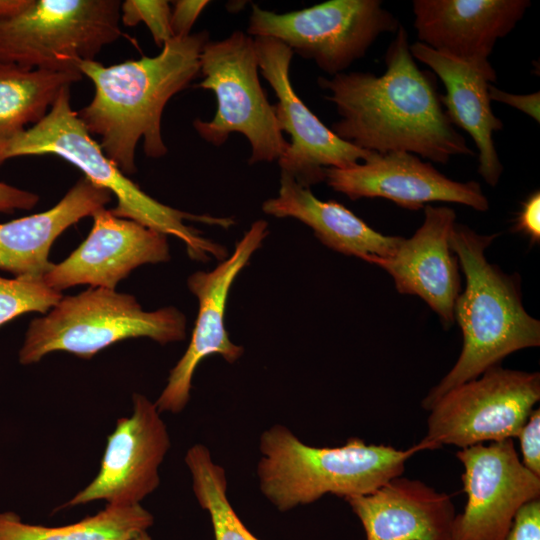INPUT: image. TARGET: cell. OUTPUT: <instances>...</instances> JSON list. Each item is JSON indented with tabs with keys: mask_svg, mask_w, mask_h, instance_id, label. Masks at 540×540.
Listing matches in <instances>:
<instances>
[{
	"mask_svg": "<svg viewBox=\"0 0 540 540\" xmlns=\"http://www.w3.org/2000/svg\"><path fill=\"white\" fill-rule=\"evenodd\" d=\"M251 9L248 35L279 40L331 77L363 58L381 34L401 25L379 0H329L286 13L257 4Z\"/></svg>",
	"mask_w": 540,
	"mask_h": 540,
	"instance_id": "obj_9",
	"label": "cell"
},
{
	"mask_svg": "<svg viewBox=\"0 0 540 540\" xmlns=\"http://www.w3.org/2000/svg\"><path fill=\"white\" fill-rule=\"evenodd\" d=\"M503 540H540V498L519 509Z\"/></svg>",
	"mask_w": 540,
	"mask_h": 540,
	"instance_id": "obj_29",
	"label": "cell"
},
{
	"mask_svg": "<svg viewBox=\"0 0 540 540\" xmlns=\"http://www.w3.org/2000/svg\"><path fill=\"white\" fill-rule=\"evenodd\" d=\"M155 402L140 393L132 413L121 417L108 436L94 479L61 508L102 500L108 505L141 504L160 484L159 468L171 446Z\"/></svg>",
	"mask_w": 540,
	"mask_h": 540,
	"instance_id": "obj_14",
	"label": "cell"
},
{
	"mask_svg": "<svg viewBox=\"0 0 540 540\" xmlns=\"http://www.w3.org/2000/svg\"><path fill=\"white\" fill-rule=\"evenodd\" d=\"M261 75L273 89L275 116L280 130L291 141L278 160L281 173L303 187L325 181V168H345L367 159L373 152L339 138L303 102L290 80L294 53L279 40L254 38Z\"/></svg>",
	"mask_w": 540,
	"mask_h": 540,
	"instance_id": "obj_11",
	"label": "cell"
},
{
	"mask_svg": "<svg viewBox=\"0 0 540 540\" xmlns=\"http://www.w3.org/2000/svg\"><path fill=\"white\" fill-rule=\"evenodd\" d=\"M366 540H451V497L418 479L397 476L372 493L345 500Z\"/></svg>",
	"mask_w": 540,
	"mask_h": 540,
	"instance_id": "obj_19",
	"label": "cell"
},
{
	"mask_svg": "<svg viewBox=\"0 0 540 540\" xmlns=\"http://www.w3.org/2000/svg\"><path fill=\"white\" fill-rule=\"evenodd\" d=\"M62 297L45 284L43 277L0 276V326L24 313H47Z\"/></svg>",
	"mask_w": 540,
	"mask_h": 540,
	"instance_id": "obj_26",
	"label": "cell"
},
{
	"mask_svg": "<svg viewBox=\"0 0 540 540\" xmlns=\"http://www.w3.org/2000/svg\"><path fill=\"white\" fill-rule=\"evenodd\" d=\"M153 523V515L141 504H106L93 516L56 527L25 523L7 511L0 512V540H131Z\"/></svg>",
	"mask_w": 540,
	"mask_h": 540,
	"instance_id": "obj_24",
	"label": "cell"
},
{
	"mask_svg": "<svg viewBox=\"0 0 540 540\" xmlns=\"http://www.w3.org/2000/svg\"><path fill=\"white\" fill-rule=\"evenodd\" d=\"M111 200L108 190L83 176L52 208L0 223V270L15 277H43L54 265L49 261L54 241Z\"/></svg>",
	"mask_w": 540,
	"mask_h": 540,
	"instance_id": "obj_21",
	"label": "cell"
},
{
	"mask_svg": "<svg viewBox=\"0 0 540 540\" xmlns=\"http://www.w3.org/2000/svg\"><path fill=\"white\" fill-rule=\"evenodd\" d=\"M490 100L504 103L525 113L537 123L540 121V93L513 94L489 85Z\"/></svg>",
	"mask_w": 540,
	"mask_h": 540,
	"instance_id": "obj_32",
	"label": "cell"
},
{
	"mask_svg": "<svg viewBox=\"0 0 540 540\" xmlns=\"http://www.w3.org/2000/svg\"><path fill=\"white\" fill-rule=\"evenodd\" d=\"M30 3L31 0H0V21L21 13Z\"/></svg>",
	"mask_w": 540,
	"mask_h": 540,
	"instance_id": "obj_34",
	"label": "cell"
},
{
	"mask_svg": "<svg viewBox=\"0 0 540 540\" xmlns=\"http://www.w3.org/2000/svg\"><path fill=\"white\" fill-rule=\"evenodd\" d=\"M540 400V374L500 364L439 397L428 409L424 441L460 449L517 437Z\"/></svg>",
	"mask_w": 540,
	"mask_h": 540,
	"instance_id": "obj_10",
	"label": "cell"
},
{
	"mask_svg": "<svg viewBox=\"0 0 540 540\" xmlns=\"http://www.w3.org/2000/svg\"><path fill=\"white\" fill-rule=\"evenodd\" d=\"M423 209L422 225L410 238L402 239L392 256L368 255L362 260L388 272L399 293L424 300L449 328L461 291L460 266L450 247L456 213L447 206L428 204Z\"/></svg>",
	"mask_w": 540,
	"mask_h": 540,
	"instance_id": "obj_18",
	"label": "cell"
},
{
	"mask_svg": "<svg viewBox=\"0 0 540 540\" xmlns=\"http://www.w3.org/2000/svg\"><path fill=\"white\" fill-rule=\"evenodd\" d=\"M262 211L277 218H294L310 227L326 247L362 259L392 256L403 237L383 235L341 203L318 199L310 188L281 173L278 194L262 203Z\"/></svg>",
	"mask_w": 540,
	"mask_h": 540,
	"instance_id": "obj_22",
	"label": "cell"
},
{
	"mask_svg": "<svg viewBox=\"0 0 540 540\" xmlns=\"http://www.w3.org/2000/svg\"><path fill=\"white\" fill-rule=\"evenodd\" d=\"M414 59L428 66L442 81L445 94L440 102L452 125L466 131L478 150V173L494 187L503 172L493 133L503 122L493 113L489 79L474 66L442 54L421 42L410 44Z\"/></svg>",
	"mask_w": 540,
	"mask_h": 540,
	"instance_id": "obj_20",
	"label": "cell"
},
{
	"mask_svg": "<svg viewBox=\"0 0 540 540\" xmlns=\"http://www.w3.org/2000/svg\"><path fill=\"white\" fill-rule=\"evenodd\" d=\"M209 41L206 30L172 38L154 57L143 56L105 66L95 60L78 65L94 85L90 103L77 114L103 152L125 174L136 172L135 151L143 140L147 157L167 154L161 119L168 101L200 74V55Z\"/></svg>",
	"mask_w": 540,
	"mask_h": 540,
	"instance_id": "obj_2",
	"label": "cell"
},
{
	"mask_svg": "<svg viewBox=\"0 0 540 540\" xmlns=\"http://www.w3.org/2000/svg\"><path fill=\"white\" fill-rule=\"evenodd\" d=\"M514 230L528 237L532 243L540 240V192H532L522 203L514 222Z\"/></svg>",
	"mask_w": 540,
	"mask_h": 540,
	"instance_id": "obj_31",
	"label": "cell"
},
{
	"mask_svg": "<svg viewBox=\"0 0 540 540\" xmlns=\"http://www.w3.org/2000/svg\"><path fill=\"white\" fill-rule=\"evenodd\" d=\"M209 3L207 0L174 1L170 19L173 38L189 36L192 26Z\"/></svg>",
	"mask_w": 540,
	"mask_h": 540,
	"instance_id": "obj_30",
	"label": "cell"
},
{
	"mask_svg": "<svg viewBox=\"0 0 540 540\" xmlns=\"http://www.w3.org/2000/svg\"><path fill=\"white\" fill-rule=\"evenodd\" d=\"M325 182L351 200L384 198L409 210L423 209L431 202L458 203L481 212L489 208L478 182L450 179L404 151L373 152L349 167L325 168Z\"/></svg>",
	"mask_w": 540,
	"mask_h": 540,
	"instance_id": "obj_15",
	"label": "cell"
},
{
	"mask_svg": "<svg viewBox=\"0 0 540 540\" xmlns=\"http://www.w3.org/2000/svg\"><path fill=\"white\" fill-rule=\"evenodd\" d=\"M170 19V4L165 0H126L120 4L123 24L132 27L143 22L160 49L173 38Z\"/></svg>",
	"mask_w": 540,
	"mask_h": 540,
	"instance_id": "obj_27",
	"label": "cell"
},
{
	"mask_svg": "<svg viewBox=\"0 0 540 540\" xmlns=\"http://www.w3.org/2000/svg\"><path fill=\"white\" fill-rule=\"evenodd\" d=\"M52 154L71 163L92 183L105 188L117 199L110 211L117 217L136 221L164 235L181 240L194 261H223L227 249L208 238L187 221L228 229L232 217L193 214L165 205L130 180L103 152L99 143L71 107L70 87L62 89L49 112L35 125L0 145V166L21 156Z\"/></svg>",
	"mask_w": 540,
	"mask_h": 540,
	"instance_id": "obj_4",
	"label": "cell"
},
{
	"mask_svg": "<svg viewBox=\"0 0 540 540\" xmlns=\"http://www.w3.org/2000/svg\"><path fill=\"white\" fill-rule=\"evenodd\" d=\"M386 71L343 72L319 77L325 99L340 120L331 130L366 151H404L446 164L458 155H474L440 102L430 75L417 66L406 29L400 25L385 54Z\"/></svg>",
	"mask_w": 540,
	"mask_h": 540,
	"instance_id": "obj_1",
	"label": "cell"
},
{
	"mask_svg": "<svg viewBox=\"0 0 540 540\" xmlns=\"http://www.w3.org/2000/svg\"><path fill=\"white\" fill-rule=\"evenodd\" d=\"M138 337L162 345L183 341L185 315L172 306L144 311L133 295L90 287L62 297L47 314L30 322L19 362L34 364L56 351L90 359L114 343Z\"/></svg>",
	"mask_w": 540,
	"mask_h": 540,
	"instance_id": "obj_6",
	"label": "cell"
},
{
	"mask_svg": "<svg viewBox=\"0 0 540 540\" xmlns=\"http://www.w3.org/2000/svg\"><path fill=\"white\" fill-rule=\"evenodd\" d=\"M456 457L467 502L451 540H503L519 509L540 498V476L522 464L513 439L462 448Z\"/></svg>",
	"mask_w": 540,
	"mask_h": 540,
	"instance_id": "obj_12",
	"label": "cell"
},
{
	"mask_svg": "<svg viewBox=\"0 0 540 540\" xmlns=\"http://www.w3.org/2000/svg\"><path fill=\"white\" fill-rule=\"evenodd\" d=\"M496 236L480 235L458 223L454 226L450 247L466 279L454 307L463 345L454 366L423 399L425 410L511 353L540 345V322L523 306L519 277L504 273L486 258L485 250Z\"/></svg>",
	"mask_w": 540,
	"mask_h": 540,
	"instance_id": "obj_3",
	"label": "cell"
},
{
	"mask_svg": "<svg viewBox=\"0 0 540 540\" xmlns=\"http://www.w3.org/2000/svg\"><path fill=\"white\" fill-rule=\"evenodd\" d=\"M185 463L192 477L194 496L207 511L215 540H260L243 524L227 497V478L223 467L212 459L203 444L191 446Z\"/></svg>",
	"mask_w": 540,
	"mask_h": 540,
	"instance_id": "obj_25",
	"label": "cell"
},
{
	"mask_svg": "<svg viewBox=\"0 0 540 540\" xmlns=\"http://www.w3.org/2000/svg\"><path fill=\"white\" fill-rule=\"evenodd\" d=\"M423 439L401 450L357 437L338 447H315L275 424L259 439L257 477L262 495L280 512L312 504L326 494L345 500L372 493L401 476L416 453L432 450Z\"/></svg>",
	"mask_w": 540,
	"mask_h": 540,
	"instance_id": "obj_5",
	"label": "cell"
},
{
	"mask_svg": "<svg viewBox=\"0 0 540 540\" xmlns=\"http://www.w3.org/2000/svg\"><path fill=\"white\" fill-rule=\"evenodd\" d=\"M118 0H31L0 21V61L32 69L78 70L121 35ZM79 71V70H78Z\"/></svg>",
	"mask_w": 540,
	"mask_h": 540,
	"instance_id": "obj_8",
	"label": "cell"
},
{
	"mask_svg": "<svg viewBox=\"0 0 540 540\" xmlns=\"http://www.w3.org/2000/svg\"><path fill=\"white\" fill-rule=\"evenodd\" d=\"M258 73L254 38L236 30L204 45L200 55L203 79L195 86L212 91L217 100L211 120L193 121L198 135L216 147L232 133L244 135L251 146L250 165L278 161L289 146Z\"/></svg>",
	"mask_w": 540,
	"mask_h": 540,
	"instance_id": "obj_7",
	"label": "cell"
},
{
	"mask_svg": "<svg viewBox=\"0 0 540 540\" xmlns=\"http://www.w3.org/2000/svg\"><path fill=\"white\" fill-rule=\"evenodd\" d=\"M268 234L265 220L253 222L230 256L213 270L197 271L188 277L187 286L198 301V314L190 343L170 370L167 384L155 401L160 413L178 414L184 410L190 400L194 372L207 356L218 354L234 363L243 355V346L233 343L225 328L227 298L234 280Z\"/></svg>",
	"mask_w": 540,
	"mask_h": 540,
	"instance_id": "obj_13",
	"label": "cell"
},
{
	"mask_svg": "<svg viewBox=\"0 0 540 540\" xmlns=\"http://www.w3.org/2000/svg\"><path fill=\"white\" fill-rule=\"evenodd\" d=\"M86 239L43 276L60 292L76 285L115 289L137 267L170 260L167 236L101 208Z\"/></svg>",
	"mask_w": 540,
	"mask_h": 540,
	"instance_id": "obj_16",
	"label": "cell"
},
{
	"mask_svg": "<svg viewBox=\"0 0 540 540\" xmlns=\"http://www.w3.org/2000/svg\"><path fill=\"white\" fill-rule=\"evenodd\" d=\"M531 5L529 0H414L418 42L466 62L491 83L497 79L489 57Z\"/></svg>",
	"mask_w": 540,
	"mask_h": 540,
	"instance_id": "obj_17",
	"label": "cell"
},
{
	"mask_svg": "<svg viewBox=\"0 0 540 540\" xmlns=\"http://www.w3.org/2000/svg\"><path fill=\"white\" fill-rule=\"evenodd\" d=\"M38 201L37 194L0 182V214H9L16 210H31Z\"/></svg>",
	"mask_w": 540,
	"mask_h": 540,
	"instance_id": "obj_33",
	"label": "cell"
},
{
	"mask_svg": "<svg viewBox=\"0 0 540 540\" xmlns=\"http://www.w3.org/2000/svg\"><path fill=\"white\" fill-rule=\"evenodd\" d=\"M81 78L78 70L32 69L0 61V145L38 123L62 89Z\"/></svg>",
	"mask_w": 540,
	"mask_h": 540,
	"instance_id": "obj_23",
	"label": "cell"
},
{
	"mask_svg": "<svg viewBox=\"0 0 540 540\" xmlns=\"http://www.w3.org/2000/svg\"><path fill=\"white\" fill-rule=\"evenodd\" d=\"M131 540H154V539L148 534L147 531H144V532L138 534L137 536H135Z\"/></svg>",
	"mask_w": 540,
	"mask_h": 540,
	"instance_id": "obj_35",
	"label": "cell"
},
{
	"mask_svg": "<svg viewBox=\"0 0 540 540\" xmlns=\"http://www.w3.org/2000/svg\"><path fill=\"white\" fill-rule=\"evenodd\" d=\"M517 438L521 447V462L532 473L540 476V409L535 408L521 427Z\"/></svg>",
	"mask_w": 540,
	"mask_h": 540,
	"instance_id": "obj_28",
	"label": "cell"
}]
</instances>
